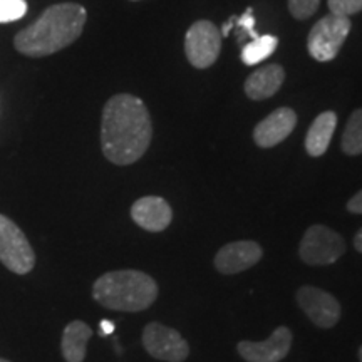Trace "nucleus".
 Returning a JSON list of instances; mask_svg holds the SVG:
<instances>
[{"mask_svg": "<svg viewBox=\"0 0 362 362\" xmlns=\"http://www.w3.org/2000/svg\"><path fill=\"white\" fill-rule=\"evenodd\" d=\"M153 126L148 107L139 98L116 94L106 103L101 121V148L107 161L133 165L151 143Z\"/></svg>", "mask_w": 362, "mask_h": 362, "instance_id": "nucleus-1", "label": "nucleus"}, {"mask_svg": "<svg viewBox=\"0 0 362 362\" xmlns=\"http://www.w3.org/2000/svg\"><path fill=\"white\" fill-rule=\"evenodd\" d=\"M88 13L79 4H56L47 7L37 21L22 29L13 45L27 57H45L62 51L83 34Z\"/></svg>", "mask_w": 362, "mask_h": 362, "instance_id": "nucleus-2", "label": "nucleus"}, {"mask_svg": "<svg viewBox=\"0 0 362 362\" xmlns=\"http://www.w3.org/2000/svg\"><path fill=\"white\" fill-rule=\"evenodd\" d=\"M158 284L141 270H115L99 277L93 285V297L110 310L141 312L155 304Z\"/></svg>", "mask_w": 362, "mask_h": 362, "instance_id": "nucleus-3", "label": "nucleus"}, {"mask_svg": "<svg viewBox=\"0 0 362 362\" xmlns=\"http://www.w3.org/2000/svg\"><path fill=\"white\" fill-rule=\"evenodd\" d=\"M351 27L349 17L336 16V13H329L315 22L307 40L310 56L319 62L332 61L341 51L342 44L346 42Z\"/></svg>", "mask_w": 362, "mask_h": 362, "instance_id": "nucleus-4", "label": "nucleus"}, {"mask_svg": "<svg viewBox=\"0 0 362 362\" xmlns=\"http://www.w3.org/2000/svg\"><path fill=\"white\" fill-rule=\"evenodd\" d=\"M346 253V242L334 230L324 225H312L302 237L298 257L312 267L332 265Z\"/></svg>", "mask_w": 362, "mask_h": 362, "instance_id": "nucleus-5", "label": "nucleus"}, {"mask_svg": "<svg viewBox=\"0 0 362 362\" xmlns=\"http://www.w3.org/2000/svg\"><path fill=\"white\" fill-rule=\"evenodd\" d=\"M0 262L17 275L33 272L35 252L24 232L6 215H0Z\"/></svg>", "mask_w": 362, "mask_h": 362, "instance_id": "nucleus-6", "label": "nucleus"}, {"mask_svg": "<svg viewBox=\"0 0 362 362\" xmlns=\"http://www.w3.org/2000/svg\"><path fill=\"white\" fill-rule=\"evenodd\" d=\"M221 35L218 27L210 21H198L189 27L185 37V52L189 64L197 69L214 66L220 56Z\"/></svg>", "mask_w": 362, "mask_h": 362, "instance_id": "nucleus-7", "label": "nucleus"}, {"mask_svg": "<svg viewBox=\"0 0 362 362\" xmlns=\"http://www.w3.org/2000/svg\"><path fill=\"white\" fill-rule=\"evenodd\" d=\"M143 346L158 361L185 362L189 356V346L183 336L161 322H149L143 329Z\"/></svg>", "mask_w": 362, "mask_h": 362, "instance_id": "nucleus-8", "label": "nucleus"}, {"mask_svg": "<svg viewBox=\"0 0 362 362\" xmlns=\"http://www.w3.org/2000/svg\"><path fill=\"white\" fill-rule=\"evenodd\" d=\"M297 304L309 317L310 322L320 329L334 327L341 319V304L332 293L322 291V288L304 285L296 293Z\"/></svg>", "mask_w": 362, "mask_h": 362, "instance_id": "nucleus-9", "label": "nucleus"}, {"mask_svg": "<svg viewBox=\"0 0 362 362\" xmlns=\"http://www.w3.org/2000/svg\"><path fill=\"white\" fill-rule=\"evenodd\" d=\"M292 339V330L285 325H280L267 341H242L237 346V351L240 357L247 362H280L291 352Z\"/></svg>", "mask_w": 362, "mask_h": 362, "instance_id": "nucleus-10", "label": "nucleus"}, {"mask_svg": "<svg viewBox=\"0 0 362 362\" xmlns=\"http://www.w3.org/2000/svg\"><path fill=\"white\" fill-rule=\"evenodd\" d=\"M262 255H264L262 247L252 240L226 243L215 255V269L223 275L240 274L259 264Z\"/></svg>", "mask_w": 362, "mask_h": 362, "instance_id": "nucleus-11", "label": "nucleus"}, {"mask_svg": "<svg viewBox=\"0 0 362 362\" xmlns=\"http://www.w3.org/2000/svg\"><path fill=\"white\" fill-rule=\"evenodd\" d=\"M297 124V115L291 107H279L253 129V139L260 148H274L288 138Z\"/></svg>", "mask_w": 362, "mask_h": 362, "instance_id": "nucleus-12", "label": "nucleus"}, {"mask_svg": "<svg viewBox=\"0 0 362 362\" xmlns=\"http://www.w3.org/2000/svg\"><path fill=\"white\" fill-rule=\"evenodd\" d=\"M131 218L146 232H163L173 220V210L165 198L143 197L131 206Z\"/></svg>", "mask_w": 362, "mask_h": 362, "instance_id": "nucleus-13", "label": "nucleus"}, {"mask_svg": "<svg viewBox=\"0 0 362 362\" xmlns=\"http://www.w3.org/2000/svg\"><path fill=\"white\" fill-rule=\"evenodd\" d=\"M285 71L279 64H269L252 72L245 81V94L253 101H264L282 88Z\"/></svg>", "mask_w": 362, "mask_h": 362, "instance_id": "nucleus-14", "label": "nucleus"}, {"mask_svg": "<svg viewBox=\"0 0 362 362\" xmlns=\"http://www.w3.org/2000/svg\"><path fill=\"white\" fill-rule=\"evenodd\" d=\"M93 337V329L83 320H72L62 332L61 351L66 362H84L88 342Z\"/></svg>", "mask_w": 362, "mask_h": 362, "instance_id": "nucleus-15", "label": "nucleus"}, {"mask_svg": "<svg viewBox=\"0 0 362 362\" xmlns=\"http://www.w3.org/2000/svg\"><path fill=\"white\" fill-rule=\"evenodd\" d=\"M336 126L337 115L334 111H325L315 117L305 136V149L310 156L319 158L327 151Z\"/></svg>", "mask_w": 362, "mask_h": 362, "instance_id": "nucleus-16", "label": "nucleus"}, {"mask_svg": "<svg viewBox=\"0 0 362 362\" xmlns=\"http://www.w3.org/2000/svg\"><path fill=\"white\" fill-rule=\"evenodd\" d=\"M279 45V39L275 35H259L252 42L243 45L242 49V61L247 66H255L274 54Z\"/></svg>", "mask_w": 362, "mask_h": 362, "instance_id": "nucleus-17", "label": "nucleus"}, {"mask_svg": "<svg viewBox=\"0 0 362 362\" xmlns=\"http://www.w3.org/2000/svg\"><path fill=\"white\" fill-rule=\"evenodd\" d=\"M342 151L349 156L362 155V107L352 112L344 129Z\"/></svg>", "mask_w": 362, "mask_h": 362, "instance_id": "nucleus-18", "label": "nucleus"}, {"mask_svg": "<svg viewBox=\"0 0 362 362\" xmlns=\"http://www.w3.org/2000/svg\"><path fill=\"white\" fill-rule=\"evenodd\" d=\"M25 0H0V24L19 21L25 16Z\"/></svg>", "mask_w": 362, "mask_h": 362, "instance_id": "nucleus-19", "label": "nucleus"}, {"mask_svg": "<svg viewBox=\"0 0 362 362\" xmlns=\"http://www.w3.org/2000/svg\"><path fill=\"white\" fill-rule=\"evenodd\" d=\"M320 0H288V11L296 19L305 21L317 12Z\"/></svg>", "mask_w": 362, "mask_h": 362, "instance_id": "nucleus-20", "label": "nucleus"}, {"mask_svg": "<svg viewBox=\"0 0 362 362\" xmlns=\"http://www.w3.org/2000/svg\"><path fill=\"white\" fill-rule=\"evenodd\" d=\"M330 13L351 17L362 11V0H329Z\"/></svg>", "mask_w": 362, "mask_h": 362, "instance_id": "nucleus-21", "label": "nucleus"}, {"mask_svg": "<svg viewBox=\"0 0 362 362\" xmlns=\"http://www.w3.org/2000/svg\"><path fill=\"white\" fill-rule=\"evenodd\" d=\"M233 27H238L240 29V39L243 37V34L250 35L252 39L259 37V34L255 33V17H253V8L248 7L245 13L237 17L233 16Z\"/></svg>", "mask_w": 362, "mask_h": 362, "instance_id": "nucleus-22", "label": "nucleus"}, {"mask_svg": "<svg viewBox=\"0 0 362 362\" xmlns=\"http://www.w3.org/2000/svg\"><path fill=\"white\" fill-rule=\"evenodd\" d=\"M347 210H349L351 214L362 215V189L361 192H357L354 197L347 202Z\"/></svg>", "mask_w": 362, "mask_h": 362, "instance_id": "nucleus-23", "label": "nucleus"}, {"mask_svg": "<svg viewBox=\"0 0 362 362\" xmlns=\"http://www.w3.org/2000/svg\"><path fill=\"white\" fill-rule=\"evenodd\" d=\"M115 332V324L111 322V320H101V334L103 336H111V334Z\"/></svg>", "mask_w": 362, "mask_h": 362, "instance_id": "nucleus-24", "label": "nucleus"}, {"mask_svg": "<svg viewBox=\"0 0 362 362\" xmlns=\"http://www.w3.org/2000/svg\"><path fill=\"white\" fill-rule=\"evenodd\" d=\"M232 29H233V16L225 22L223 27H221V35H228L230 30H232Z\"/></svg>", "mask_w": 362, "mask_h": 362, "instance_id": "nucleus-25", "label": "nucleus"}, {"mask_svg": "<svg viewBox=\"0 0 362 362\" xmlns=\"http://www.w3.org/2000/svg\"><path fill=\"white\" fill-rule=\"evenodd\" d=\"M354 248L359 253H362V228L356 233V237H354Z\"/></svg>", "mask_w": 362, "mask_h": 362, "instance_id": "nucleus-26", "label": "nucleus"}, {"mask_svg": "<svg viewBox=\"0 0 362 362\" xmlns=\"http://www.w3.org/2000/svg\"><path fill=\"white\" fill-rule=\"evenodd\" d=\"M359 361L362 362V346H361V349H359Z\"/></svg>", "mask_w": 362, "mask_h": 362, "instance_id": "nucleus-27", "label": "nucleus"}, {"mask_svg": "<svg viewBox=\"0 0 362 362\" xmlns=\"http://www.w3.org/2000/svg\"><path fill=\"white\" fill-rule=\"evenodd\" d=\"M0 362H11V361H7V359H4V357H0Z\"/></svg>", "mask_w": 362, "mask_h": 362, "instance_id": "nucleus-28", "label": "nucleus"}]
</instances>
